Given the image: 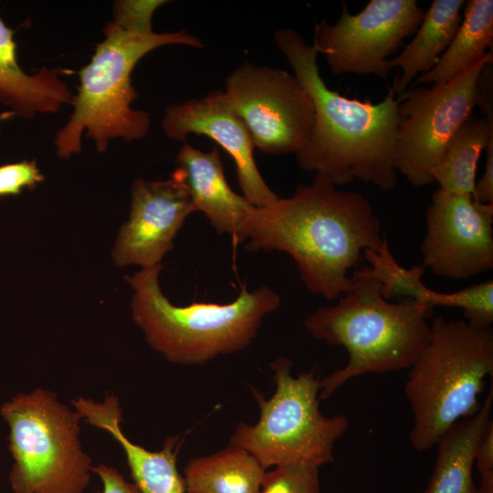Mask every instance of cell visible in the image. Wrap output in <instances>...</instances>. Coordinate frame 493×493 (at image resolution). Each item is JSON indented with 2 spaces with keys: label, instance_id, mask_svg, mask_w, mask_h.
Returning <instances> with one entry per match:
<instances>
[{
  "label": "cell",
  "instance_id": "cell-1",
  "mask_svg": "<svg viewBox=\"0 0 493 493\" xmlns=\"http://www.w3.org/2000/svg\"><path fill=\"white\" fill-rule=\"evenodd\" d=\"M380 219L370 202L352 190L340 191L315 174L288 198L250 210L243 239L249 252L281 251L296 262L307 289L335 300L351 288L348 272L365 249L379 250Z\"/></svg>",
  "mask_w": 493,
  "mask_h": 493
},
{
  "label": "cell",
  "instance_id": "cell-2",
  "mask_svg": "<svg viewBox=\"0 0 493 493\" xmlns=\"http://www.w3.org/2000/svg\"><path fill=\"white\" fill-rule=\"evenodd\" d=\"M273 40L314 108L309 141L296 154L298 167L315 172L335 186L358 179L383 191L394 189L400 99L391 87L378 103L347 98L327 86L320 74L316 48L299 32L282 28L275 32Z\"/></svg>",
  "mask_w": 493,
  "mask_h": 493
},
{
  "label": "cell",
  "instance_id": "cell-3",
  "mask_svg": "<svg viewBox=\"0 0 493 493\" xmlns=\"http://www.w3.org/2000/svg\"><path fill=\"white\" fill-rule=\"evenodd\" d=\"M351 279L337 304L320 307L304 320L311 336L343 346L349 355L343 368L320 381V401L354 377L409 369L431 336L432 305L411 299L390 302L378 281Z\"/></svg>",
  "mask_w": 493,
  "mask_h": 493
},
{
  "label": "cell",
  "instance_id": "cell-4",
  "mask_svg": "<svg viewBox=\"0 0 493 493\" xmlns=\"http://www.w3.org/2000/svg\"><path fill=\"white\" fill-rule=\"evenodd\" d=\"M104 35L90 61L79 72L73 112L56 133L54 145L61 159L81 151L84 131L99 152H105L112 139L131 142L144 138L151 121L146 111L131 108L138 98L131 83L133 68L148 53L163 46L205 47L200 38L184 30L142 32L113 20L106 25Z\"/></svg>",
  "mask_w": 493,
  "mask_h": 493
},
{
  "label": "cell",
  "instance_id": "cell-5",
  "mask_svg": "<svg viewBox=\"0 0 493 493\" xmlns=\"http://www.w3.org/2000/svg\"><path fill=\"white\" fill-rule=\"evenodd\" d=\"M161 264L142 268L126 279L133 289L134 322L150 346L175 364L203 365L246 348L264 317L280 305L279 295L262 286L251 291L242 288L227 304L175 306L161 289Z\"/></svg>",
  "mask_w": 493,
  "mask_h": 493
},
{
  "label": "cell",
  "instance_id": "cell-6",
  "mask_svg": "<svg viewBox=\"0 0 493 493\" xmlns=\"http://www.w3.org/2000/svg\"><path fill=\"white\" fill-rule=\"evenodd\" d=\"M430 328V339L404 384L414 414L409 440L417 451L434 447L459 418L479 411L478 395L493 373L491 327L437 316Z\"/></svg>",
  "mask_w": 493,
  "mask_h": 493
},
{
  "label": "cell",
  "instance_id": "cell-7",
  "mask_svg": "<svg viewBox=\"0 0 493 493\" xmlns=\"http://www.w3.org/2000/svg\"><path fill=\"white\" fill-rule=\"evenodd\" d=\"M276 390L266 399L254 387L259 407L254 425L239 422L229 446L245 449L265 468L281 466L320 467L332 462L336 441L345 433V415L325 416L320 410V379L315 371L295 377L293 362L280 356L270 364Z\"/></svg>",
  "mask_w": 493,
  "mask_h": 493
},
{
  "label": "cell",
  "instance_id": "cell-8",
  "mask_svg": "<svg viewBox=\"0 0 493 493\" xmlns=\"http://www.w3.org/2000/svg\"><path fill=\"white\" fill-rule=\"evenodd\" d=\"M9 425L14 493H82L92 471L79 441V412L57 394L37 388L19 393L0 408Z\"/></svg>",
  "mask_w": 493,
  "mask_h": 493
},
{
  "label": "cell",
  "instance_id": "cell-9",
  "mask_svg": "<svg viewBox=\"0 0 493 493\" xmlns=\"http://www.w3.org/2000/svg\"><path fill=\"white\" fill-rule=\"evenodd\" d=\"M488 61L492 51L445 85L414 87L398 97L393 167L412 185L434 183V170L449 140L480 104L478 79Z\"/></svg>",
  "mask_w": 493,
  "mask_h": 493
},
{
  "label": "cell",
  "instance_id": "cell-10",
  "mask_svg": "<svg viewBox=\"0 0 493 493\" xmlns=\"http://www.w3.org/2000/svg\"><path fill=\"white\" fill-rule=\"evenodd\" d=\"M224 91L262 152L297 154L309 142L314 108L294 74L245 61L226 77Z\"/></svg>",
  "mask_w": 493,
  "mask_h": 493
},
{
  "label": "cell",
  "instance_id": "cell-11",
  "mask_svg": "<svg viewBox=\"0 0 493 493\" xmlns=\"http://www.w3.org/2000/svg\"><path fill=\"white\" fill-rule=\"evenodd\" d=\"M416 0H371L357 14L341 2L338 21L316 23L312 46L333 75H376L387 81L389 58L414 35L425 15Z\"/></svg>",
  "mask_w": 493,
  "mask_h": 493
},
{
  "label": "cell",
  "instance_id": "cell-12",
  "mask_svg": "<svg viewBox=\"0 0 493 493\" xmlns=\"http://www.w3.org/2000/svg\"><path fill=\"white\" fill-rule=\"evenodd\" d=\"M425 220L423 266L435 276L466 279L493 268V204L437 189Z\"/></svg>",
  "mask_w": 493,
  "mask_h": 493
},
{
  "label": "cell",
  "instance_id": "cell-13",
  "mask_svg": "<svg viewBox=\"0 0 493 493\" xmlns=\"http://www.w3.org/2000/svg\"><path fill=\"white\" fill-rule=\"evenodd\" d=\"M131 194L130 215L115 242L113 262L121 267L160 265L186 217L194 212L188 189L174 170L166 180L135 179Z\"/></svg>",
  "mask_w": 493,
  "mask_h": 493
},
{
  "label": "cell",
  "instance_id": "cell-14",
  "mask_svg": "<svg viewBox=\"0 0 493 493\" xmlns=\"http://www.w3.org/2000/svg\"><path fill=\"white\" fill-rule=\"evenodd\" d=\"M162 128L173 140L185 142L188 135L195 134L216 142L233 159L243 195L254 206H265L278 198L262 177L251 136L224 90L167 106Z\"/></svg>",
  "mask_w": 493,
  "mask_h": 493
},
{
  "label": "cell",
  "instance_id": "cell-15",
  "mask_svg": "<svg viewBox=\"0 0 493 493\" xmlns=\"http://www.w3.org/2000/svg\"><path fill=\"white\" fill-rule=\"evenodd\" d=\"M175 163L194 212L204 213L218 234H227L236 243H244L246 220L254 205L229 186L219 149L202 152L184 142Z\"/></svg>",
  "mask_w": 493,
  "mask_h": 493
},
{
  "label": "cell",
  "instance_id": "cell-16",
  "mask_svg": "<svg viewBox=\"0 0 493 493\" xmlns=\"http://www.w3.org/2000/svg\"><path fill=\"white\" fill-rule=\"evenodd\" d=\"M82 419L110 433L122 447L134 484L141 493H186L184 476L176 466L180 437H168L160 451L132 443L122 432V412L118 397L107 394L97 403L84 397L72 401Z\"/></svg>",
  "mask_w": 493,
  "mask_h": 493
},
{
  "label": "cell",
  "instance_id": "cell-17",
  "mask_svg": "<svg viewBox=\"0 0 493 493\" xmlns=\"http://www.w3.org/2000/svg\"><path fill=\"white\" fill-rule=\"evenodd\" d=\"M14 32L0 17V102L12 112L31 120L37 113H56L72 103L74 95L60 78L61 68H42L26 73L16 59Z\"/></svg>",
  "mask_w": 493,
  "mask_h": 493
},
{
  "label": "cell",
  "instance_id": "cell-18",
  "mask_svg": "<svg viewBox=\"0 0 493 493\" xmlns=\"http://www.w3.org/2000/svg\"><path fill=\"white\" fill-rule=\"evenodd\" d=\"M490 387L479 411L448 428L436 443L437 456L425 493H481L473 479L477 445L492 422Z\"/></svg>",
  "mask_w": 493,
  "mask_h": 493
},
{
  "label": "cell",
  "instance_id": "cell-19",
  "mask_svg": "<svg viewBox=\"0 0 493 493\" xmlns=\"http://www.w3.org/2000/svg\"><path fill=\"white\" fill-rule=\"evenodd\" d=\"M464 0H434L414 38L389 63L399 68L400 76L391 87L395 95L405 92L418 75L430 71L451 44L461 21Z\"/></svg>",
  "mask_w": 493,
  "mask_h": 493
},
{
  "label": "cell",
  "instance_id": "cell-20",
  "mask_svg": "<svg viewBox=\"0 0 493 493\" xmlns=\"http://www.w3.org/2000/svg\"><path fill=\"white\" fill-rule=\"evenodd\" d=\"M493 46V1H465L460 26L436 65L414 84L442 86L483 59Z\"/></svg>",
  "mask_w": 493,
  "mask_h": 493
},
{
  "label": "cell",
  "instance_id": "cell-21",
  "mask_svg": "<svg viewBox=\"0 0 493 493\" xmlns=\"http://www.w3.org/2000/svg\"><path fill=\"white\" fill-rule=\"evenodd\" d=\"M266 470L247 451L228 446L192 458L184 469L186 493H259Z\"/></svg>",
  "mask_w": 493,
  "mask_h": 493
},
{
  "label": "cell",
  "instance_id": "cell-22",
  "mask_svg": "<svg viewBox=\"0 0 493 493\" xmlns=\"http://www.w3.org/2000/svg\"><path fill=\"white\" fill-rule=\"evenodd\" d=\"M492 137L493 119L470 114L449 140L434 170L438 189L473 196L477 163Z\"/></svg>",
  "mask_w": 493,
  "mask_h": 493
},
{
  "label": "cell",
  "instance_id": "cell-23",
  "mask_svg": "<svg viewBox=\"0 0 493 493\" xmlns=\"http://www.w3.org/2000/svg\"><path fill=\"white\" fill-rule=\"evenodd\" d=\"M362 254L370 266L357 268L352 277L378 281L385 299L402 297L430 304L434 308L438 306L440 292L427 288L422 279L425 267L414 266L406 268L400 266L391 253L387 238L379 250L365 249Z\"/></svg>",
  "mask_w": 493,
  "mask_h": 493
},
{
  "label": "cell",
  "instance_id": "cell-24",
  "mask_svg": "<svg viewBox=\"0 0 493 493\" xmlns=\"http://www.w3.org/2000/svg\"><path fill=\"white\" fill-rule=\"evenodd\" d=\"M438 306L463 309L465 320L481 328L493 322V281L488 280L454 293H440Z\"/></svg>",
  "mask_w": 493,
  "mask_h": 493
},
{
  "label": "cell",
  "instance_id": "cell-25",
  "mask_svg": "<svg viewBox=\"0 0 493 493\" xmlns=\"http://www.w3.org/2000/svg\"><path fill=\"white\" fill-rule=\"evenodd\" d=\"M319 467L281 466L266 471L259 493H321Z\"/></svg>",
  "mask_w": 493,
  "mask_h": 493
},
{
  "label": "cell",
  "instance_id": "cell-26",
  "mask_svg": "<svg viewBox=\"0 0 493 493\" xmlns=\"http://www.w3.org/2000/svg\"><path fill=\"white\" fill-rule=\"evenodd\" d=\"M165 0H124L114 5V21L134 30L152 31V19L157 8L165 5Z\"/></svg>",
  "mask_w": 493,
  "mask_h": 493
},
{
  "label": "cell",
  "instance_id": "cell-27",
  "mask_svg": "<svg viewBox=\"0 0 493 493\" xmlns=\"http://www.w3.org/2000/svg\"><path fill=\"white\" fill-rule=\"evenodd\" d=\"M43 180L35 161L4 164L0 166V196L19 194L24 188H31Z\"/></svg>",
  "mask_w": 493,
  "mask_h": 493
},
{
  "label": "cell",
  "instance_id": "cell-28",
  "mask_svg": "<svg viewBox=\"0 0 493 493\" xmlns=\"http://www.w3.org/2000/svg\"><path fill=\"white\" fill-rule=\"evenodd\" d=\"M475 463L481 485L493 483V422L485 430L476 450Z\"/></svg>",
  "mask_w": 493,
  "mask_h": 493
},
{
  "label": "cell",
  "instance_id": "cell-29",
  "mask_svg": "<svg viewBox=\"0 0 493 493\" xmlns=\"http://www.w3.org/2000/svg\"><path fill=\"white\" fill-rule=\"evenodd\" d=\"M92 471L101 479L102 493H141L134 483H129L114 467L107 465L92 467Z\"/></svg>",
  "mask_w": 493,
  "mask_h": 493
},
{
  "label": "cell",
  "instance_id": "cell-30",
  "mask_svg": "<svg viewBox=\"0 0 493 493\" xmlns=\"http://www.w3.org/2000/svg\"><path fill=\"white\" fill-rule=\"evenodd\" d=\"M487 159L485 171L481 178L475 184L473 198L479 204H493V137L486 147Z\"/></svg>",
  "mask_w": 493,
  "mask_h": 493
},
{
  "label": "cell",
  "instance_id": "cell-31",
  "mask_svg": "<svg viewBox=\"0 0 493 493\" xmlns=\"http://www.w3.org/2000/svg\"><path fill=\"white\" fill-rule=\"evenodd\" d=\"M479 489L481 493H493V484L482 486Z\"/></svg>",
  "mask_w": 493,
  "mask_h": 493
},
{
  "label": "cell",
  "instance_id": "cell-32",
  "mask_svg": "<svg viewBox=\"0 0 493 493\" xmlns=\"http://www.w3.org/2000/svg\"><path fill=\"white\" fill-rule=\"evenodd\" d=\"M1 135H2V129H1V126H0V137H1Z\"/></svg>",
  "mask_w": 493,
  "mask_h": 493
}]
</instances>
